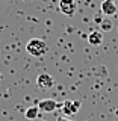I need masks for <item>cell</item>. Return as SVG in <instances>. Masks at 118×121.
Segmentation results:
<instances>
[{
	"instance_id": "obj_1",
	"label": "cell",
	"mask_w": 118,
	"mask_h": 121,
	"mask_svg": "<svg viewBox=\"0 0 118 121\" xmlns=\"http://www.w3.org/2000/svg\"><path fill=\"white\" fill-rule=\"evenodd\" d=\"M26 52L33 58H41L48 52V45L44 39L39 38H32L27 44H26Z\"/></svg>"
},
{
	"instance_id": "obj_2",
	"label": "cell",
	"mask_w": 118,
	"mask_h": 121,
	"mask_svg": "<svg viewBox=\"0 0 118 121\" xmlns=\"http://www.w3.org/2000/svg\"><path fill=\"white\" fill-rule=\"evenodd\" d=\"M59 109L62 111V113L65 117L74 115V113H77L79 109H80V101H77V100H65L64 103H59Z\"/></svg>"
},
{
	"instance_id": "obj_3",
	"label": "cell",
	"mask_w": 118,
	"mask_h": 121,
	"mask_svg": "<svg viewBox=\"0 0 118 121\" xmlns=\"http://www.w3.org/2000/svg\"><path fill=\"white\" fill-rule=\"evenodd\" d=\"M53 85H55V80H53V77L48 73H41L36 77V88L41 91L50 89V88H53Z\"/></svg>"
},
{
	"instance_id": "obj_4",
	"label": "cell",
	"mask_w": 118,
	"mask_h": 121,
	"mask_svg": "<svg viewBox=\"0 0 118 121\" xmlns=\"http://www.w3.org/2000/svg\"><path fill=\"white\" fill-rule=\"evenodd\" d=\"M59 11L67 17H73L77 11L74 0H59Z\"/></svg>"
},
{
	"instance_id": "obj_5",
	"label": "cell",
	"mask_w": 118,
	"mask_h": 121,
	"mask_svg": "<svg viewBox=\"0 0 118 121\" xmlns=\"http://www.w3.org/2000/svg\"><path fill=\"white\" fill-rule=\"evenodd\" d=\"M38 108H39L41 112H55L56 109H59V103L56 100H52V98H44V100L38 101Z\"/></svg>"
},
{
	"instance_id": "obj_6",
	"label": "cell",
	"mask_w": 118,
	"mask_h": 121,
	"mask_svg": "<svg viewBox=\"0 0 118 121\" xmlns=\"http://www.w3.org/2000/svg\"><path fill=\"white\" fill-rule=\"evenodd\" d=\"M100 9H101V14L106 15V17H114V15L117 14L118 8H117L115 0H103Z\"/></svg>"
},
{
	"instance_id": "obj_7",
	"label": "cell",
	"mask_w": 118,
	"mask_h": 121,
	"mask_svg": "<svg viewBox=\"0 0 118 121\" xmlns=\"http://www.w3.org/2000/svg\"><path fill=\"white\" fill-rule=\"evenodd\" d=\"M86 38H88V43H89L91 45H100L101 43H103V33L98 32V30L91 32Z\"/></svg>"
},
{
	"instance_id": "obj_8",
	"label": "cell",
	"mask_w": 118,
	"mask_h": 121,
	"mask_svg": "<svg viewBox=\"0 0 118 121\" xmlns=\"http://www.w3.org/2000/svg\"><path fill=\"white\" fill-rule=\"evenodd\" d=\"M39 108L38 106H30V108L26 109V112H24V117L27 120H36L38 117H39Z\"/></svg>"
},
{
	"instance_id": "obj_9",
	"label": "cell",
	"mask_w": 118,
	"mask_h": 121,
	"mask_svg": "<svg viewBox=\"0 0 118 121\" xmlns=\"http://www.w3.org/2000/svg\"><path fill=\"white\" fill-rule=\"evenodd\" d=\"M100 27H101V30H111L112 29V23L109 20H103V23L100 24Z\"/></svg>"
},
{
	"instance_id": "obj_10",
	"label": "cell",
	"mask_w": 118,
	"mask_h": 121,
	"mask_svg": "<svg viewBox=\"0 0 118 121\" xmlns=\"http://www.w3.org/2000/svg\"><path fill=\"white\" fill-rule=\"evenodd\" d=\"M56 121H74V120H71L70 117H65V115H61L56 118Z\"/></svg>"
},
{
	"instance_id": "obj_11",
	"label": "cell",
	"mask_w": 118,
	"mask_h": 121,
	"mask_svg": "<svg viewBox=\"0 0 118 121\" xmlns=\"http://www.w3.org/2000/svg\"><path fill=\"white\" fill-rule=\"evenodd\" d=\"M94 21H96L97 24H101V23H103V18H101V15H96V17H94Z\"/></svg>"
},
{
	"instance_id": "obj_12",
	"label": "cell",
	"mask_w": 118,
	"mask_h": 121,
	"mask_svg": "<svg viewBox=\"0 0 118 121\" xmlns=\"http://www.w3.org/2000/svg\"><path fill=\"white\" fill-rule=\"evenodd\" d=\"M0 76H2V74H0Z\"/></svg>"
}]
</instances>
